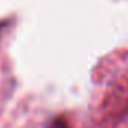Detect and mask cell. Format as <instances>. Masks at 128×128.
Returning <instances> with one entry per match:
<instances>
[{
	"label": "cell",
	"instance_id": "6da1fadb",
	"mask_svg": "<svg viewBox=\"0 0 128 128\" xmlns=\"http://www.w3.org/2000/svg\"><path fill=\"white\" fill-rule=\"evenodd\" d=\"M51 128H68V126H66L65 124H63V122H56Z\"/></svg>",
	"mask_w": 128,
	"mask_h": 128
}]
</instances>
